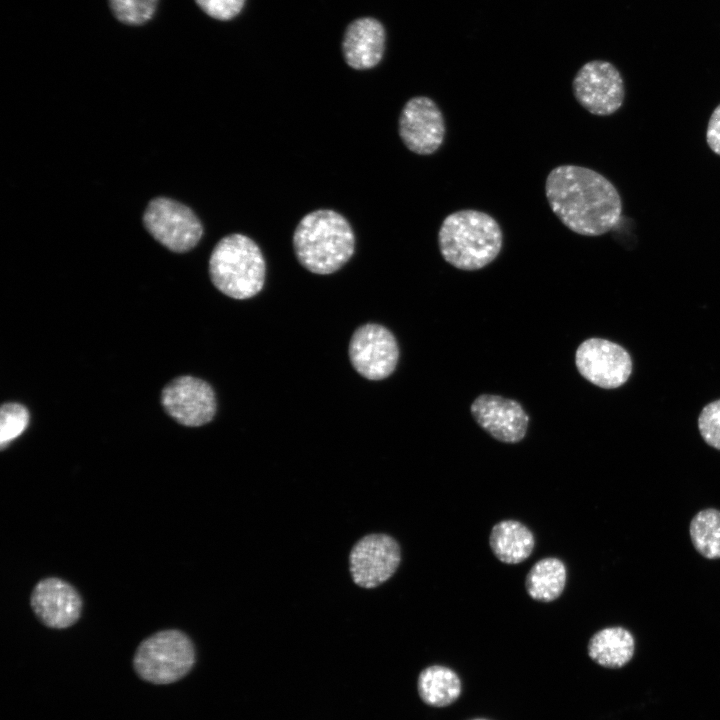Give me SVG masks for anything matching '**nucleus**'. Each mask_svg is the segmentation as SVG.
I'll use <instances>...</instances> for the list:
<instances>
[{
  "label": "nucleus",
  "instance_id": "19",
  "mask_svg": "<svg viewBox=\"0 0 720 720\" xmlns=\"http://www.w3.org/2000/svg\"><path fill=\"white\" fill-rule=\"evenodd\" d=\"M566 580L567 570L563 561L547 557L531 567L525 579V588L532 599L552 602L562 594Z\"/></svg>",
  "mask_w": 720,
  "mask_h": 720
},
{
  "label": "nucleus",
  "instance_id": "2",
  "mask_svg": "<svg viewBox=\"0 0 720 720\" xmlns=\"http://www.w3.org/2000/svg\"><path fill=\"white\" fill-rule=\"evenodd\" d=\"M442 257L453 267L479 270L499 255L503 245L500 225L491 215L463 209L447 215L438 232Z\"/></svg>",
  "mask_w": 720,
  "mask_h": 720
},
{
  "label": "nucleus",
  "instance_id": "25",
  "mask_svg": "<svg viewBox=\"0 0 720 720\" xmlns=\"http://www.w3.org/2000/svg\"><path fill=\"white\" fill-rule=\"evenodd\" d=\"M706 141L709 148L720 156V104L713 110L709 118Z\"/></svg>",
  "mask_w": 720,
  "mask_h": 720
},
{
  "label": "nucleus",
  "instance_id": "18",
  "mask_svg": "<svg viewBox=\"0 0 720 720\" xmlns=\"http://www.w3.org/2000/svg\"><path fill=\"white\" fill-rule=\"evenodd\" d=\"M417 691L426 705L441 708L453 704L460 697L462 683L453 669L435 664L419 673Z\"/></svg>",
  "mask_w": 720,
  "mask_h": 720
},
{
  "label": "nucleus",
  "instance_id": "8",
  "mask_svg": "<svg viewBox=\"0 0 720 720\" xmlns=\"http://www.w3.org/2000/svg\"><path fill=\"white\" fill-rule=\"evenodd\" d=\"M578 372L592 384L604 388L620 387L632 372V359L619 344L602 338H589L576 350Z\"/></svg>",
  "mask_w": 720,
  "mask_h": 720
},
{
  "label": "nucleus",
  "instance_id": "16",
  "mask_svg": "<svg viewBox=\"0 0 720 720\" xmlns=\"http://www.w3.org/2000/svg\"><path fill=\"white\" fill-rule=\"evenodd\" d=\"M489 546L494 556L505 564H518L533 552L535 538L532 531L517 520H502L490 532Z\"/></svg>",
  "mask_w": 720,
  "mask_h": 720
},
{
  "label": "nucleus",
  "instance_id": "7",
  "mask_svg": "<svg viewBox=\"0 0 720 720\" xmlns=\"http://www.w3.org/2000/svg\"><path fill=\"white\" fill-rule=\"evenodd\" d=\"M572 90L577 102L589 113L608 116L622 106L624 81L610 62L593 60L585 63L576 73Z\"/></svg>",
  "mask_w": 720,
  "mask_h": 720
},
{
  "label": "nucleus",
  "instance_id": "15",
  "mask_svg": "<svg viewBox=\"0 0 720 720\" xmlns=\"http://www.w3.org/2000/svg\"><path fill=\"white\" fill-rule=\"evenodd\" d=\"M385 32L374 18H359L346 29L342 49L346 63L353 69L365 70L376 66L382 59Z\"/></svg>",
  "mask_w": 720,
  "mask_h": 720
},
{
  "label": "nucleus",
  "instance_id": "5",
  "mask_svg": "<svg viewBox=\"0 0 720 720\" xmlns=\"http://www.w3.org/2000/svg\"><path fill=\"white\" fill-rule=\"evenodd\" d=\"M195 662L189 637L179 630H164L139 645L134 667L141 678L155 684H167L185 676Z\"/></svg>",
  "mask_w": 720,
  "mask_h": 720
},
{
  "label": "nucleus",
  "instance_id": "11",
  "mask_svg": "<svg viewBox=\"0 0 720 720\" xmlns=\"http://www.w3.org/2000/svg\"><path fill=\"white\" fill-rule=\"evenodd\" d=\"M161 403L175 421L189 427L210 422L216 412L212 387L204 380L189 375L168 383L162 390Z\"/></svg>",
  "mask_w": 720,
  "mask_h": 720
},
{
  "label": "nucleus",
  "instance_id": "1",
  "mask_svg": "<svg viewBox=\"0 0 720 720\" xmlns=\"http://www.w3.org/2000/svg\"><path fill=\"white\" fill-rule=\"evenodd\" d=\"M552 212L571 231L600 236L612 230L622 214V200L615 186L602 174L582 166L553 168L545 181Z\"/></svg>",
  "mask_w": 720,
  "mask_h": 720
},
{
  "label": "nucleus",
  "instance_id": "4",
  "mask_svg": "<svg viewBox=\"0 0 720 720\" xmlns=\"http://www.w3.org/2000/svg\"><path fill=\"white\" fill-rule=\"evenodd\" d=\"M265 260L259 246L248 236L234 233L223 237L209 259L214 286L234 299L258 294L265 280Z\"/></svg>",
  "mask_w": 720,
  "mask_h": 720
},
{
  "label": "nucleus",
  "instance_id": "9",
  "mask_svg": "<svg viewBox=\"0 0 720 720\" xmlns=\"http://www.w3.org/2000/svg\"><path fill=\"white\" fill-rule=\"evenodd\" d=\"M349 358L354 369L369 380H382L395 370L399 348L393 334L378 324H365L352 335Z\"/></svg>",
  "mask_w": 720,
  "mask_h": 720
},
{
  "label": "nucleus",
  "instance_id": "12",
  "mask_svg": "<svg viewBox=\"0 0 720 720\" xmlns=\"http://www.w3.org/2000/svg\"><path fill=\"white\" fill-rule=\"evenodd\" d=\"M400 561V547L394 538L386 534H371L352 548L350 571L357 585L374 588L395 573Z\"/></svg>",
  "mask_w": 720,
  "mask_h": 720
},
{
  "label": "nucleus",
  "instance_id": "24",
  "mask_svg": "<svg viewBox=\"0 0 720 720\" xmlns=\"http://www.w3.org/2000/svg\"><path fill=\"white\" fill-rule=\"evenodd\" d=\"M198 6L210 17L218 20H230L240 13L245 0H195Z\"/></svg>",
  "mask_w": 720,
  "mask_h": 720
},
{
  "label": "nucleus",
  "instance_id": "17",
  "mask_svg": "<svg viewBox=\"0 0 720 720\" xmlns=\"http://www.w3.org/2000/svg\"><path fill=\"white\" fill-rule=\"evenodd\" d=\"M634 650L633 635L621 626L597 631L587 645L589 657L598 665L609 669L625 666L632 659Z\"/></svg>",
  "mask_w": 720,
  "mask_h": 720
},
{
  "label": "nucleus",
  "instance_id": "20",
  "mask_svg": "<svg viewBox=\"0 0 720 720\" xmlns=\"http://www.w3.org/2000/svg\"><path fill=\"white\" fill-rule=\"evenodd\" d=\"M694 548L707 559L720 558V511L708 508L699 511L689 527Z\"/></svg>",
  "mask_w": 720,
  "mask_h": 720
},
{
  "label": "nucleus",
  "instance_id": "26",
  "mask_svg": "<svg viewBox=\"0 0 720 720\" xmlns=\"http://www.w3.org/2000/svg\"><path fill=\"white\" fill-rule=\"evenodd\" d=\"M470 720H490V719H486V718H473V719H470Z\"/></svg>",
  "mask_w": 720,
  "mask_h": 720
},
{
  "label": "nucleus",
  "instance_id": "22",
  "mask_svg": "<svg viewBox=\"0 0 720 720\" xmlns=\"http://www.w3.org/2000/svg\"><path fill=\"white\" fill-rule=\"evenodd\" d=\"M115 17L128 25H141L152 18L158 0H109Z\"/></svg>",
  "mask_w": 720,
  "mask_h": 720
},
{
  "label": "nucleus",
  "instance_id": "14",
  "mask_svg": "<svg viewBox=\"0 0 720 720\" xmlns=\"http://www.w3.org/2000/svg\"><path fill=\"white\" fill-rule=\"evenodd\" d=\"M31 607L44 625L63 629L79 619L82 600L77 590L68 582L50 577L39 581L34 587Z\"/></svg>",
  "mask_w": 720,
  "mask_h": 720
},
{
  "label": "nucleus",
  "instance_id": "3",
  "mask_svg": "<svg viewBox=\"0 0 720 720\" xmlns=\"http://www.w3.org/2000/svg\"><path fill=\"white\" fill-rule=\"evenodd\" d=\"M299 263L308 271L325 275L339 270L354 254L355 235L340 213L319 209L306 214L293 234Z\"/></svg>",
  "mask_w": 720,
  "mask_h": 720
},
{
  "label": "nucleus",
  "instance_id": "6",
  "mask_svg": "<svg viewBox=\"0 0 720 720\" xmlns=\"http://www.w3.org/2000/svg\"><path fill=\"white\" fill-rule=\"evenodd\" d=\"M144 226L163 246L177 253L194 248L203 234L196 214L187 206L169 198L151 200L144 212Z\"/></svg>",
  "mask_w": 720,
  "mask_h": 720
},
{
  "label": "nucleus",
  "instance_id": "21",
  "mask_svg": "<svg viewBox=\"0 0 720 720\" xmlns=\"http://www.w3.org/2000/svg\"><path fill=\"white\" fill-rule=\"evenodd\" d=\"M29 423L27 408L19 403H4L0 409V446L4 449L26 429Z\"/></svg>",
  "mask_w": 720,
  "mask_h": 720
},
{
  "label": "nucleus",
  "instance_id": "23",
  "mask_svg": "<svg viewBox=\"0 0 720 720\" xmlns=\"http://www.w3.org/2000/svg\"><path fill=\"white\" fill-rule=\"evenodd\" d=\"M698 429L704 441L720 450V399L707 404L699 414Z\"/></svg>",
  "mask_w": 720,
  "mask_h": 720
},
{
  "label": "nucleus",
  "instance_id": "13",
  "mask_svg": "<svg viewBox=\"0 0 720 720\" xmlns=\"http://www.w3.org/2000/svg\"><path fill=\"white\" fill-rule=\"evenodd\" d=\"M470 410L475 422L500 442L518 443L526 435L529 416L516 400L482 394L475 398Z\"/></svg>",
  "mask_w": 720,
  "mask_h": 720
},
{
  "label": "nucleus",
  "instance_id": "10",
  "mask_svg": "<svg viewBox=\"0 0 720 720\" xmlns=\"http://www.w3.org/2000/svg\"><path fill=\"white\" fill-rule=\"evenodd\" d=\"M398 132L403 144L411 152L431 155L444 141L446 133L444 116L431 98L412 97L401 110Z\"/></svg>",
  "mask_w": 720,
  "mask_h": 720
}]
</instances>
